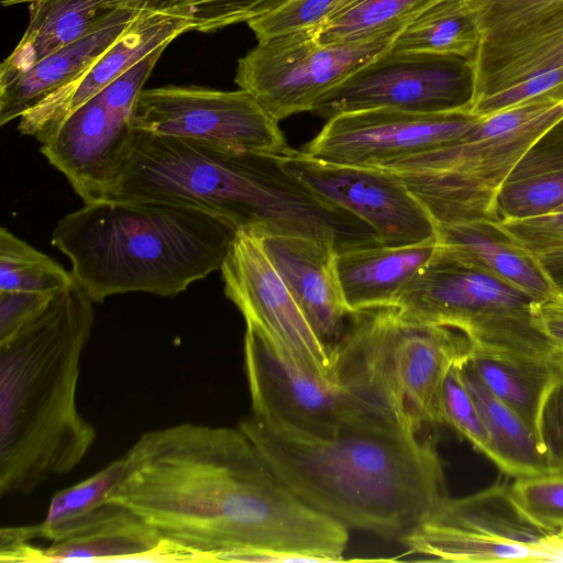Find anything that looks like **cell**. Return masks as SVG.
<instances>
[{
  "label": "cell",
  "mask_w": 563,
  "mask_h": 563,
  "mask_svg": "<svg viewBox=\"0 0 563 563\" xmlns=\"http://www.w3.org/2000/svg\"><path fill=\"white\" fill-rule=\"evenodd\" d=\"M107 504L129 509L196 562H335L349 528L301 500L239 428L143 433Z\"/></svg>",
  "instance_id": "1"
},
{
  "label": "cell",
  "mask_w": 563,
  "mask_h": 563,
  "mask_svg": "<svg viewBox=\"0 0 563 563\" xmlns=\"http://www.w3.org/2000/svg\"><path fill=\"white\" fill-rule=\"evenodd\" d=\"M238 229L158 199H103L62 218L52 244L93 303L126 292L174 297L221 269Z\"/></svg>",
  "instance_id": "5"
},
{
  "label": "cell",
  "mask_w": 563,
  "mask_h": 563,
  "mask_svg": "<svg viewBox=\"0 0 563 563\" xmlns=\"http://www.w3.org/2000/svg\"><path fill=\"white\" fill-rule=\"evenodd\" d=\"M34 544L29 563L49 562H195L178 544L164 539L129 509L104 504Z\"/></svg>",
  "instance_id": "18"
},
{
  "label": "cell",
  "mask_w": 563,
  "mask_h": 563,
  "mask_svg": "<svg viewBox=\"0 0 563 563\" xmlns=\"http://www.w3.org/2000/svg\"><path fill=\"white\" fill-rule=\"evenodd\" d=\"M132 122L135 130L228 152L283 155L290 150L279 122L241 88L169 85L143 89Z\"/></svg>",
  "instance_id": "11"
},
{
  "label": "cell",
  "mask_w": 563,
  "mask_h": 563,
  "mask_svg": "<svg viewBox=\"0 0 563 563\" xmlns=\"http://www.w3.org/2000/svg\"><path fill=\"white\" fill-rule=\"evenodd\" d=\"M93 301L76 280L0 342V495L73 471L97 438L76 401Z\"/></svg>",
  "instance_id": "3"
},
{
  "label": "cell",
  "mask_w": 563,
  "mask_h": 563,
  "mask_svg": "<svg viewBox=\"0 0 563 563\" xmlns=\"http://www.w3.org/2000/svg\"><path fill=\"white\" fill-rule=\"evenodd\" d=\"M539 432L551 471L563 473V382L543 407Z\"/></svg>",
  "instance_id": "42"
},
{
  "label": "cell",
  "mask_w": 563,
  "mask_h": 563,
  "mask_svg": "<svg viewBox=\"0 0 563 563\" xmlns=\"http://www.w3.org/2000/svg\"><path fill=\"white\" fill-rule=\"evenodd\" d=\"M75 282L54 258L4 227L0 230V290L56 294Z\"/></svg>",
  "instance_id": "31"
},
{
  "label": "cell",
  "mask_w": 563,
  "mask_h": 563,
  "mask_svg": "<svg viewBox=\"0 0 563 563\" xmlns=\"http://www.w3.org/2000/svg\"><path fill=\"white\" fill-rule=\"evenodd\" d=\"M238 427L295 495L346 528L401 541L449 498L435 444L420 432L323 438L253 413Z\"/></svg>",
  "instance_id": "2"
},
{
  "label": "cell",
  "mask_w": 563,
  "mask_h": 563,
  "mask_svg": "<svg viewBox=\"0 0 563 563\" xmlns=\"http://www.w3.org/2000/svg\"><path fill=\"white\" fill-rule=\"evenodd\" d=\"M534 317L540 331L563 353V295L554 292L537 301Z\"/></svg>",
  "instance_id": "43"
},
{
  "label": "cell",
  "mask_w": 563,
  "mask_h": 563,
  "mask_svg": "<svg viewBox=\"0 0 563 563\" xmlns=\"http://www.w3.org/2000/svg\"><path fill=\"white\" fill-rule=\"evenodd\" d=\"M563 97V66L536 74L474 101L471 111L484 117L541 96Z\"/></svg>",
  "instance_id": "37"
},
{
  "label": "cell",
  "mask_w": 563,
  "mask_h": 563,
  "mask_svg": "<svg viewBox=\"0 0 563 563\" xmlns=\"http://www.w3.org/2000/svg\"><path fill=\"white\" fill-rule=\"evenodd\" d=\"M399 31L332 43L321 42L316 29L262 40L239 59L234 81L279 122L311 111L322 96L388 51Z\"/></svg>",
  "instance_id": "8"
},
{
  "label": "cell",
  "mask_w": 563,
  "mask_h": 563,
  "mask_svg": "<svg viewBox=\"0 0 563 563\" xmlns=\"http://www.w3.org/2000/svg\"><path fill=\"white\" fill-rule=\"evenodd\" d=\"M437 240L459 258L516 286L537 300L554 294L534 256L509 236L498 220L437 224Z\"/></svg>",
  "instance_id": "26"
},
{
  "label": "cell",
  "mask_w": 563,
  "mask_h": 563,
  "mask_svg": "<svg viewBox=\"0 0 563 563\" xmlns=\"http://www.w3.org/2000/svg\"><path fill=\"white\" fill-rule=\"evenodd\" d=\"M278 155L235 153L134 129L107 199H158L207 211L258 234L307 236L340 246L356 219L289 175Z\"/></svg>",
  "instance_id": "4"
},
{
  "label": "cell",
  "mask_w": 563,
  "mask_h": 563,
  "mask_svg": "<svg viewBox=\"0 0 563 563\" xmlns=\"http://www.w3.org/2000/svg\"><path fill=\"white\" fill-rule=\"evenodd\" d=\"M461 360L451 367L444 382L441 397V421L442 424L449 426L468 441L475 450L487 455L488 434L465 380Z\"/></svg>",
  "instance_id": "34"
},
{
  "label": "cell",
  "mask_w": 563,
  "mask_h": 563,
  "mask_svg": "<svg viewBox=\"0 0 563 563\" xmlns=\"http://www.w3.org/2000/svg\"><path fill=\"white\" fill-rule=\"evenodd\" d=\"M478 118L472 111L375 108L345 112L327 120L301 151L327 163L383 168L457 140Z\"/></svg>",
  "instance_id": "15"
},
{
  "label": "cell",
  "mask_w": 563,
  "mask_h": 563,
  "mask_svg": "<svg viewBox=\"0 0 563 563\" xmlns=\"http://www.w3.org/2000/svg\"><path fill=\"white\" fill-rule=\"evenodd\" d=\"M476 11L482 35L512 27L563 0H468Z\"/></svg>",
  "instance_id": "39"
},
{
  "label": "cell",
  "mask_w": 563,
  "mask_h": 563,
  "mask_svg": "<svg viewBox=\"0 0 563 563\" xmlns=\"http://www.w3.org/2000/svg\"><path fill=\"white\" fill-rule=\"evenodd\" d=\"M554 548L563 555V530L553 533L551 537Z\"/></svg>",
  "instance_id": "45"
},
{
  "label": "cell",
  "mask_w": 563,
  "mask_h": 563,
  "mask_svg": "<svg viewBox=\"0 0 563 563\" xmlns=\"http://www.w3.org/2000/svg\"><path fill=\"white\" fill-rule=\"evenodd\" d=\"M437 236L411 245L387 246L377 241L335 252V271L349 310L394 307L411 279L431 261Z\"/></svg>",
  "instance_id": "23"
},
{
  "label": "cell",
  "mask_w": 563,
  "mask_h": 563,
  "mask_svg": "<svg viewBox=\"0 0 563 563\" xmlns=\"http://www.w3.org/2000/svg\"><path fill=\"white\" fill-rule=\"evenodd\" d=\"M510 493L520 509L541 528L563 530V473L545 472L515 478Z\"/></svg>",
  "instance_id": "35"
},
{
  "label": "cell",
  "mask_w": 563,
  "mask_h": 563,
  "mask_svg": "<svg viewBox=\"0 0 563 563\" xmlns=\"http://www.w3.org/2000/svg\"><path fill=\"white\" fill-rule=\"evenodd\" d=\"M165 48H158L132 65L111 81L98 96L107 103L134 113L144 84L152 74Z\"/></svg>",
  "instance_id": "40"
},
{
  "label": "cell",
  "mask_w": 563,
  "mask_h": 563,
  "mask_svg": "<svg viewBox=\"0 0 563 563\" xmlns=\"http://www.w3.org/2000/svg\"><path fill=\"white\" fill-rule=\"evenodd\" d=\"M537 301L439 244L393 308L405 321L453 328L476 340L541 332Z\"/></svg>",
  "instance_id": "9"
},
{
  "label": "cell",
  "mask_w": 563,
  "mask_h": 563,
  "mask_svg": "<svg viewBox=\"0 0 563 563\" xmlns=\"http://www.w3.org/2000/svg\"><path fill=\"white\" fill-rule=\"evenodd\" d=\"M556 211H563V206H561Z\"/></svg>",
  "instance_id": "46"
},
{
  "label": "cell",
  "mask_w": 563,
  "mask_h": 563,
  "mask_svg": "<svg viewBox=\"0 0 563 563\" xmlns=\"http://www.w3.org/2000/svg\"><path fill=\"white\" fill-rule=\"evenodd\" d=\"M141 10L122 8L104 25L44 57L0 86V125H4L86 71L131 26Z\"/></svg>",
  "instance_id": "24"
},
{
  "label": "cell",
  "mask_w": 563,
  "mask_h": 563,
  "mask_svg": "<svg viewBox=\"0 0 563 563\" xmlns=\"http://www.w3.org/2000/svg\"><path fill=\"white\" fill-rule=\"evenodd\" d=\"M258 236L268 260L309 322L333 349L345 332L352 314L336 276V247L329 242L300 235Z\"/></svg>",
  "instance_id": "20"
},
{
  "label": "cell",
  "mask_w": 563,
  "mask_h": 563,
  "mask_svg": "<svg viewBox=\"0 0 563 563\" xmlns=\"http://www.w3.org/2000/svg\"><path fill=\"white\" fill-rule=\"evenodd\" d=\"M133 113L98 95L68 115L41 153L85 203L107 199L125 166L134 134Z\"/></svg>",
  "instance_id": "16"
},
{
  "label": "cell",
  "mask_w": 563,
  "mask_h": 563,
  "mask_svg": "<svg viewBox=\"0 0 563 563\" xmlns=\"http://www.w3.org/2000/svg\"><path fill=\"white\" fill-rule=\"evenodd\" d=\"M55 294L0 290V342L38 314Z\"/></svg>",
  "instance_id": "41"
},
{
  "label": "cell",
  "mask_w": 563,
  "mask_h": 563,
  "mask_svg": "<svg viewBox=\"0 0 563 563\" xmlns=\"http://www.w3.org/2000/svg\"><path fill=\"white\" fill-rule=\"evenodd\" d=\"M482 37L476 11L468 0H438L398 32L390 49L472 60Z\"/></svg>",
  "instance_id": "29"
},
{
  "label": "cell",
  "mask_w": 563,
  "mask_h": 563,
  "mask_svg": "<svg viewBox=\"0 0 563 563\" xmlns=\"http://www.w3.org/2000/svg\"><path fill=\"white\" fill-rule=\"evenodd\" d=\"M390 323V307L352 313L334 345V367L323 377L283 363L246 328L251 413L323 438L356 431L420 432L395 380Z\"/></svg>",
  "instance_id": "6"
},
{
  "label": "cell",
  "mask_w": 563,
  "mask_h": 563,
  "mask_svg": "<svg viewBox=\"0 0 563 563\" xmlns=\"http://www.w3.org/2000/svg\"><path fill=\"white\" fill-rule=\"evenodd\" d=\"M188 31L190 25L181 19L141 10L125 33L86 71L25 111L18 130L45 142L68 115L132 65Z\"/></svg>",
  "instance_id": "19"
},
{
  "label": "cell",
  "mask_w": 563,
  "mask_h": 563,
  "mask_svg": "<svg viewBox=\"0 0 563 563\" xmlns=\"http://www.w3.org/2000/svg\"><path fill=\"white\" fill-rule=\"evenodd\" d=\"M471 62L474 101L536 74L562 67L563 1L512 27L484 35Z\"/></svg>",
  "instance_id": "22"
},
{
  "label": "cell",
  "mask_w": 563,
  "mask_h": 563,
  "mask_svg": "<svg viewBox=\"0 0 563 563\" xmlns=\"http://www.w3.org/2000/svg\"><path fill=\"white\" fill-rule=\"evenodd\" d=\"M555 294L563 295V249L533 255Z\"/></svg>",
  "instance_id": "44"
},
{
  "label": "cell",
  "mask_w": 563,
  "mask_h": 563,
  "mask_svg": "<svg viewBox=\"0 0 563 563\" xmlns=\"http://www.w3.org/2000/svg\"><path fill=\"white\" fill-rule=\"evenodd\" d=\"M277 158L311 192L368 225L380 244L411 245L437 236L426 207L388 170L327 163L291 147Z\"/></svg>",
  "instance_id": "14"
},
{
  "label": "cell",
  "mask_w": 563,
  "mask_h": 563,
  "mask_svg": "<svg viewBox=\"0 0 563 563\" xmlns=\"http://www.w3.org/2000/svg\"><path fill=\"white\" fill-rule=\"evenodd\" d=\"M438 0H345L318 30L323 43L355 41L401 30Z\"/></svg>",
  "instance_id": "30"
},
{
  "label": "cell",
  "mask_w": 563,
  "mask_h": 563,
  "mask_svg": "<svg viewBox=\"0 0 563 563\" xmlns=\"http://www.w3.org/2000/svg\"><path fill=\"white\" fill-rule=\"evenodd\" d=\"M462 364L488 390L516 409L540 437L543 407L563 382V353L543 333L468 339Z\"/></svg>",
  "instance_id": "17"
},
{
  "label": "cell",
  "mask_w": 563,
  "mask_h": 563,
  "mask_svg": "<svg viewBox=\"0 0 563 563\" xmlns=\"http://www.w3.org/2000/svg\"><path fill=\"white\" fill-rule=\"evenodd\" d=\"M288 0H128L125 8L161 13L186 21L191 31L214 32L253 21Z\"/></svg>",
  "instance_id": "32"
},
{
  "label": "cell",
  "mask_w": 563,
  "mask_h": 563,
  "mask_svg": "<svg viewBox=\"0 0 563 563\" xmlns=\"http://www.w3.org/2000/svg\"><path fill=\"white\" fill-rule=\"evenodd\" d=\"M498 223L532 255L563 249V211L525 219L499 220Z\"/></svg>",
  "instance_id": "38"
},
{
  "label": "cell",
  "mask_w": 563,
  "mask_h": 563,
  "mask_svg": "<svg viewBox=\"0 0 563 563\" xmlns=\"http://www.w3.org/2000/svg\"><path fill=\"white\" fill-rule=\"evenodd\" d=\"M391 308V357L398 390L422 427L442 424L441 397L446 375L468 347L453 328L405 321Z\"/></svg>",
  "instance_id": "21"
},
{
  "label": "cell",
  "mask_w": 563,
  "mask_h": 563,
  "mask_svg": "<svg viewBox=\"0 0 563 563\" xmlns=\"http://www.w3.org/2000/svg\"><path fill=\"white\" fill-rule=\"evenodd\" d=\"M552 532L533 522L509 485L448 498L400 542L410 553L448 562L563 561Z\"/></svg>",
  "instance_id": "10"
},
{
  "label": "cell",
  "mask_w": 563,
  "mask_h": 563,
  "mask_svg": "<svg viewBox=\"0 0 563 563\" xmlns=\"http://www.w3.org/2000/svg\"><path fill=\"white\" fill-rule=\"evenodd\" d=\"M563 119V97L541 96L488 115L461 137L382 169L400 177L435 224L498 220V192L526 151Z\"/></svg>",
  "instance_id": "7"
},
{
  "label": "cell",
  "mask_w": 563,
  "mask_h": 563,
  "mask_svg": "<svg viewBox=\"0 0 563 563\" xmlns=\"http://www.w3.org/2000/svg\"><path fill=\"white\" fill-rule=\"evenodd\" d=\"M26 30L0 65V86L12 81L49 54L97 31L128 0H25Z\"/></svg>",
  "instance_id": "25"
},
{
  "label": "cell",
  "mask_w": 563,
  "mask_h": 563,
  "mask_svg": "<svg viewBox=\"0 0 563 563\" xmlns=\"http://www.w3.org/2000/svg\"><path fill=\"white\" fill-rule=\"evenodd\" d=\"M474 93L470 59L389 48L322 96L311 112L329 120L375 108L417 113L471 111Z\"/></svg>",
  "instance_id": "12"
},
{
  "label": "cell",
  "mask_w": 563,
  "mask_h": 563,
  "mask_svg": "<svg viewBox=\"0 0 563 563\" xmlns=\"http://www.w3.org/2000/svg\"><path fill=\"white\" fill-rule=\"evenodd\" d=\"M126 470L125 455L112 461L86 479L57 492L44 520L35 525L36 539L47 540L59 528L107 504Z\"/></svg>",
  "instance_id": "33"
},
{
  "label": "cell",
  "mask_w": 563,
  "mask_h": 563,
  "mask_svg": "<svg viewBox=\"0 0 563 563\" xmlns=\"http://www.w3.org/2000/svg\"><path fill=\"white\" fill-rule=\"evenodd\" d=\"M221 273L224 294L243 314L246 328L283 363L319 377L332 372L334 347L316 332L255 231H236Z\"/></svg>",
  "instance_id": "13"
},
{
  "label": "cell",
  "mask_w": 563,
  "mask_h": 563,
  "mask_svg": "<svg viewBox=\"0 0 563 563\" xmlns=\"http://www.w3.org/2000/svg\"><path fill=\"white\" fill-rule=\"evenodd\" d=\"M468 388L486 428L487 457L514 478L551 472L541 439L534 428L512 407L488 390L463 364Z\"/></svg>",
  "instance_id": "28"
},
{
  "label": "cell",
  "mask_w": 563,
  "mask_h": 563,
  "mask_svg": "<svg viewBox=\"0 0 563 563\" xmlns=\"http://www.w3.org/2000/svg\"><path fill=\"white\" fill-rule=\"evenodd\" d=\"M345 0H288L276 10L250 21L257 41L307 30H319Z\"/></svg>",
  "instance_id": "36"
},
{
  "label": "cell",
  "mask_w": 563,
  "mask_h": 563,
  "mask_svg": "<svg viewBox=\"0 0 563 563\" xmlns=\"http://www.w3.org/2000/svg\"><path fill=\"white\" fill-rule=\"evenodd\" d=\"M563 206V119L526 151L504 181L496 200L499 220L556 211Z\"/></svg>",
  "instance_id": "27"
}]
</instances>
